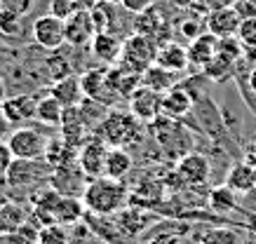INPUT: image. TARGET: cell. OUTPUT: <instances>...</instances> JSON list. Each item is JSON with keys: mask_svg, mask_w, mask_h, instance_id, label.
<instances>
[{"mask_svg": "<svg viewBox=\"0 0 256 244\" xmlns=\"http://www.w3.org/2000/svg\"><path fill=\"white\" fill-rule=\"evenodd\" d=\"M82 202H85L87 212L96 214V216H110L124 207L127 188L122 186V181H116L108 176H96L87 183L85 193H82Z\"/></svg>", "mask_w": 256, "mask_h": 244, "instance_id": "6da1fadb", "label": "cell"}, {"mask_svg": "<svg viewBox=\"0 0 256 244\" xmlns=\"http://www.w3.org/2000/svg\"><path fill=\"white\" fill-rule=\"evenodd\" d=\"M141 125L144 122L134 118L130 110L124 113V110L110 108L96 129H99V139H104L110 148H127L141 141Z\"/></svg>", "mask_w": 256, "mask_h": 244, "instance_id": "7a4b0ae2", "label": "cell"}, {"mask_svg": "<svg viewBox=\"0 0 256 244\" xmlns=\"http://www.w3.org/2000/svg\"><path fill=\"white\" fill-rule=\"evenodd\" d=\"M158 47H160V45H158L156 38L144 35V33H132L130 38L122 40V54H120L118 66L144 75V71L156 63Z\"/></svg>", "mask_w": 256, "mask_h": 244, "instance_id": "3957f363", "label": "cell"}, {"mask_svg": "<svg viewBox=\"0 0 256 244\" xmlns=\"http://www.w3.org/2000/svg\"><path fill=\"white\" fill-rule=\"evenodd\" d=\"M50 165L42 160H22L14 158L10 169L5 172L10 190H36L40 188L42 181H50Z\"/></svg>", "mask_w": 256, "mask_h": 244, "instance_id": "277c9868", "label": "cell"}, {"mask_svg": "<svg viewBox=\"0 0 256 244\" xmlns=\"http://www.w3.org/2000/svg\"><path fill=\"white\" fill-rule=\"evenodd\" d=\"M10 150L14 158H22V160H42L45 158V150H47V139L40 129L36 127H16L10 132Z\"/></svg>", "mask_w": 256, "mask_h": 244, "instance_id": "5b68a950", "label": "cell"}, {"mask_svg": "<svg viewBox=\"0 0 256 244\" xmlns=\"http://www.w3.org/2000/svg\"><path fill=\"white\" fill-rule=\"evenodd\" d=\"M47 183L54 190H59L62 195L82 197L87 183H90V176L80 169V165L76 160H70V162H64V165L54 167V169L50 172V181Z\"/></svg>", "mask_w": 256, "mask_h": 244, "instance_id": "8992f818", "label": "cell"}, {"mask_svg": "<svg viewBox=\"0 0 256 244\" xmlns=\"http://www.w3.org/2000/svg\"><path fill=\"white\" fill-rule=\"evenodd\" d=\"M127 106H130V113H132L134 118L150 125V122H156L162 115V94L146 85H139L130 94Z\"/></svg>", "mask_w": 256, "mask_h": 244, "instance_id": "52a82bcc", "label": "cell"}, {"mask_svg": "<svg viewBox=\"0 0 256 244\" xmlns=\"http://www.w3.org/2000/svg\"><path fill=\"white\" fill-rule=\"evenodd\" d=\"M108 148H110V146L104 141V139H99V136L87 139V141L78 148L76 162H78L80 169H82L90 179L104 176V167H106V155H108Z\"/></svg>", "mask_w": 256, "mask_h": 244, "instance_id": "ba28073f", "label": "cell"}, {"mask_svg": "<svg viewBox=\"0 0 256 244\" xmlns=\"http://www.w3.org/2000/svg\"><path fill=\"white\" fill-rule=\"evenodd\" d=\"M80 85H82L85 96L104 103V106H110V103H116L118 99H120V96L113 92V87H110V82H108V66L85 71L80 75Z\"/></svg>", "mask_w": 256, "mask_h": 244, "instance_id": "9c48e42d", "label": "cell"}, {"mask_svg": "<svg viewBox=\"0 0 256 244\" xmlns=\"http://www.w3.org/2000/svg\"><path fill=\"white\" fill-rule=\"evenodd\" d=\"M33 38L40 47L59 49L66 42V21L54 14H42L33 21Z\"/></svg>", "mask_w": 256, "mask_h": 244, "instance_id": "30bf717a", "label": "cell"}, {"mask_svg": "<svg viewBox=\"0 0 256 244\" xmlns=\"http://www.w3.org/2000/svg\"><path fill=\"white\" fill-rule=\"evenodd\" d=\"M176 174L178 179L188 183V186H204L210 181L212 165L202 153H188L176 162Z\"/></svg>", "mask_w": 256, "mask_h": 244, "instance_id": "8fae6325", "label": "cell"}, {"mask_svg": "<svg viewBox=\"0 0 256 244\" xmlns=\"http://www.w3.org/2000/svg\"><path fill=\"white\" fill-rule=\"evenodd\" d=\"M134 33L150 35V38H156L158 42H160V40L170 42V40H167L170 38V26H167V19H164L162 9L158 7L156 2L136 14V19H134Z\"/></svg>", "mask_w": 256, "mask_h": 244, "instance_id": "7c38bea8", "label": "cell"}, {"mask_svg": "<svg viewBox=\"0 0 256 244\" xmlns=\"http://www.w3.org/2000/svg\"><path fill=\"white\" fill-rule=\"evenodd\" d=\"M94 35H96V31H94L90 9H78L73 16L66 19V45H70V47H85V45L92 42Z\"/></svg>", "mask_w": 256, "mask_h": 244, "instance_id": "4fadbf2b", "label": "cell"}, {"mask_svg": "<svg viewBox=\"0 0 256 244\" xmlns=\"http://www.w3.org/2000/svg\"><path fill=\"white\" fill-rule=\"evenodd\" d=\"M207 24V31L216 38H226V35H238V28L242 24V14L238 12V7L228 5V7H221V9H214L207 14L204 19Z\"/></svg>", "mask_w": 256, "mask_h": 244, "instance_id": "5bb4252c", "label": "cell"}, {"mask_svg": "<svg viewBox=\"0 0 256 244\" xmlns=\"http://www.w3.org/2000/svg\"><path fill=\"white\" fill-rule=\"evenodd\" d=\"M90 49L104 66H116L120 61V54H122V40L113 31L96 33L90 42Z\"/></svg>", "mask_w": 256, "mask_h": 244, "instance_id": "9a60e30c", "label": "cell"}, {"mask_svg": "<svg viewBox=\"0 0 256 244\" xmlns=\"http://www.w3.org/2000/svg\"><path fill=\"white\" fill-rule=\"evenodd\" d=\"M36 108H38V99L31 94L8 96L2 101V110L12 125H24L28 120H36Z\"/></svg>", "mask_w": 256, "mask_h": 244, "instance_id": "2e32d148", "label": "cell"}, {"mask_svg": "<svg viewBox=\"0 0 256 244\" xmlns=\"http://www.w3.org/2000/svg\"><path fill=\"white\" fill-rule=\"evenodd\" d=\"M156 63L160 68L170 73H184L190 66L188 61V49L184 45H178V42H162L160 47H158V56H156Z\"/></svg>", "mask_w": 256, "mask_h": 244, "instance_id": "e0dca14e", "label": "cell"}, {"mask_svg": "<svg viewBox=\"0 0 256 244\" xmlns=\"http://www.w3.org/2000/svg\"><path fill=\"white\" fill-rule=\"evenodd\" d=\"M59 127H62V134H64L62 139L68 143V146H73L76 150L87 141L85 136H87V132H90V127H87V122L82 120V115H80L78 106L64 110V120Z\"/></svg>", "mask_w": 256, "mask_h": 244, "instance_id": "ac0fdd59", "label": "cell"}, {"mask_svg": "<svg viewBox=\"0 0 256 244\" xmlns=\"http://www.w3.org/2000/svg\"><path fill=\"white\" fill-rule=\"evenodd\" d=\"M190 108H193V99H190V94H188L184 87H172V89H167L162 94V115L170 120H181L186 118L188 113H190Z\"/></svg>", "mask_w": 256, "mask_h": 244, "instance_id": "d6986e66", "label": "cell"}, {"mask_svg": "<svg viewBox=\"0 0 256 244\" xmlns=\"http://www.w3.org/2000/svg\"><path fill=\"white\" fill-rule=\"evenodd\" d=\"M216 35H212L210 31L200 33L198 38L190 40V45H188V61L190 66H198V68H204L207 63L216 56Z\"/></svg>", "mask_w": 256, "mask_h": 244, "instance_id": "ffe728a7", "label": "cell"}, {"mask_svg": "<svg viewBox=\"0 0 256 244\" xmlns=\"http://www.w3.org/2000/svg\"><path fill=\"white\" fill-rule=\"evenodd\" d=\"M50 94L54 96L64 108H76V106H80V101L85 99V92H82V85H80V78H76V75H68V78H64V80H56L54 85H52V89H50Z\"/></svg>", "mask_w": 256, "mask_h": 244, "instance_id": "44dd1931", "label": "cell"}, {"mask_svg": "<svg viewBox=\"0 0 256 244\" xmlns=\"http://www.w3.org/2000/svg\"><path fill=\"white\" fill-rule=\"evenodd\" d=\"M226 186L233 190L235 195H249V193L256 188L254 186V167L247 165L244 160L238 162V165H233L230 172H228V176H226Z\"/></svg>", "mask_w": 256, "mask_h": 244, "instance_id": "7402d4cb", "label": "cell"}, {"mask_svg": "<svg viewBox=\"0 0 256 244\" xmlns=\"http://www.w3.org/2000/svg\"><path fill=\"white\" fill-rule=\"evenodd\" d=\"M108 82L118 96H127L130 99V94L141 85V75L116 63V66H108Z\"/></svg>", "mask_w": 256, "mask_h": 244, "instance_id": "603a6c76", "label": "cell"}, {"mask_svg": "<svg viewBox=\"0 0 256 244\" xmlns=\"http://www.w3.org/2000/svg\"><path fill=\"white\" fill-rule=\"evenodd\" d=\"M28 221V212L24 209L19 202H2L0 205V235H10L16 228H22L24 223Z\"/></svg>", "mask_w": 256, "mask_h": 244, "instance_id": "cb8c5ba5", "label": "cell"}, {"mask_svg": "<svg viewBox=\"0 0 256 244\" xmlns=\"http://www.w3.org/2000/svg\"><path fill=\"white\" fill-rule=\"evenodd\" d=\"M132 169V155L127 153V148H108L106 155V167H104V176L122 181L124 176Z\"/></svg>", "mask_w": 256, "mask_h": 244, "instance_id": "d4e9b609", "label": "cell"}, {"mask_svg": "<svg viewBox=\"0 0 256 244\" xmlns=\"http://www.w3.org/2000/svg\"><path fill=\"white\" fill-rule=\"evenodd\" d=\"M87 207L82 202V197H68L64 195L59 207H56V223L62 226H76L80 221L85 219Z\"/></svg>", "mask_w": 256, "mask_h": 244, "instance_id": "484cf974", "label": "cell"}, {"mask_svg": "<svg viewBox=\"0 0 256 244\" xmlns=\"http://www.w3.org/2000/svg\"><path fill=\"white\" fill-rule=\"evenodd\" d=\"M64 106L56 101L52 94L38 99V108H36V120H40L47 127H59L64 120Z\"/></svg>", "mask_w": 256, "mask_h": 244, "instance_id": "4316f807", "label": "cell"}, {"mask_svg": "<svg viewBox=\"0 0 256 244\" xmlns=\"http://www.w3.org/2000/svg\"><path fill=\"white\" fill-rule=\"evenodd\" d=\"M174 75H176V73L164 71V68H160L158 63H153L150 68L144 71V75H141V85H146V87H150V89L160 92V94H164L167 89L174 87Z\"/></svg>", "mask_w": 256, "mask_h": 244, "instance_id": "83f0119b", "label": "cell"}, {"mask_svg": "<svg viewBox=\"0 0 256 244\" xmlns=\"http://www.w3.org/2000/svg\"><path fill=\"white\" fill-rule=\"evenodd\" d=\"M207 205L214 214H230L238 205V195H235L233 190L228 188V186H218L210 193V200H207Z\"/></svg>", "mask_w": 256, "mask_h": 244, "instance_id": "f1b7e54d", "label": "cell"}, {"mask_svg": "<svg viewBox=\"0 0 256 244\" xmlns=\"http://www.w3.org/2000/svg\"><path fill=\"white\" fill-rule=\"evenodd\" d=\"M92 14V24L96 33H106L113 26V2L108 0H96V5L90 9Z\"/></svg>", "mask_w": 256, "mask_h": 244, "instance_id": "f546056e", "label": "cell"}, {"mask_svg": "<svg viewBox=\"0 0 256 244\" xmlns=\"http://www.w3.org/2000/svg\"><path fill=\"white\" fill-rule=\"evenodd\" d=\"M233 66H235L233 61H228L226 56L216 54L207 66H204V68H202V73H204L212 82H224V80H228L230 75H233Z\"/></svg>", "mask_w": 256, "mask_h": 244, "instance_id": "4dcf8cb0", "label": "cell"}, {"mask_svg": "<svg viewBox=\"0 0 256 244\" xmlns=\"http://www.w3.org/2000/svg\"><path fill=\"white\" fill-rule=\"evenodd\" d=\"M216 54L226 56L228 61H238L242 54H244V45L238 35H226V38H218L216 40Z\"/></svg>", "mask_w": 256, "mask_h": 244, "instance_id": "1f68e13d", "label": "cell"}, {"mask_svg": "<svg viewBox=\"0 0 256 244\" xmlns=\"http://www.w3.org/2000/svg\"><path fill=\"white\" fill-rule=\"evenodd\" d=\"M118 226L127 233V235H136L139 230H144V214L141 209H120V219H118Z\"/></svg>", "mask_w": 256, "mask_h": 244, "instance_id": "d6a6232c", "label": "cell"}, {"mask_svg": "<svg viewBox=\"0 0 256 244\" xmlns=\"http://www.w3.org/2000/svg\"><path fill=\"white\" fill-rule=\"evenodd\" d=\"M0 33L8 38H16L22 33V14L10 7H0Z\"/></svg>", "mask_w": 256, "mask_h": 244, "instance_id": "836d02e7", "label": "cell"}, {"mask_svg": "<svg viewBox=\"0 0 256 244\" xmlns=\"http://www.w3.org/2000/svg\"><path fill=\"white\" fill-rule=\"evenodd\" d=\"M38 230H40L38 226L28 219L22 228H16L14 233L5 235V242L8 244H38Z\"/></svg>", "mask_w": 256, "mask_h": 244, "instance_id": "e575fe53", "label": "cell"}, {"mask_svg": "<svg viewBox=\"0 0 256 244\" xmlns=\"http://www.w3.org/2000/svg\"><path fill=\"white\" fill-rule=\"evenodd\" d=\"M38 244H68V230L62 223H50L38 230Z\"/></svg>", "mask_w": 256, "mask_h": 244, "instance_id": "d590c367", "label": "cell"}, {"mask_svg": "<svg viewBox=\"0 0 256 244\" xmlns=\"http://www.w3.org/2000/svg\"><path fill=\"white\" fill-rule=\"evenodd\" d=\"M240 235L230 228H212L202 235L200 244H240Z\"/></svg>", "mask_w": 256, "mask_h": 244, "instance_id": "8d00e7d4", "label": "cell"}, {"mask_svg": "<svg viewBox=\"0 0 256 244\" xmlns=\"http://www.w3.org/2000/svg\"><path fill=\"white\" fill-rule=\"evenodd\" d=\"M47 71L52 73L54 82L56 80H64V78H68V75H73V73H70L68 61H66V56H59V54L47 59Z\"/></svg>", "mask_w": 256, "mask_h": 244, "instance_id": "74e56055", "label": "cell"}, {"mask_svg": "<svg viewBox=\"0 0 256 244\" xmlns=\"http://www.w3.org/2000/svg\"><path fill=\"white\" fill-rule=\"evenodd\" d=\"M78 12V7H76V2L73 0H50V14H54L56 19H68V16H73Z\"/></svg>", "mask_w": 256, "mask_h": 244, "instance_id": "f35d334b", "label": "cell"}, {"mask_svg": "<svg viewBox=\"0 0 256 244\" xmlns=\"http://www.w3.org/2000/svg\"><path fill=\"white\" fill-rule=\"evenodd\" d=\"M238 38L242 40V45H256V19H242L240 28H238Z\"/></svg>", "mask_w": 256, "mask_h": 244, "instance_id": "ab89813d", "label": "cell"}, {"mask_svg": "<svg viewBox=\"0 0 256 244\" xmlns=\"http://www.w3.org/2000/svg\"><path fill=\"white\" fill-rule=\"evenodd\" d=\"M12 160H14V155H12V150H10V143L5 141V139H0V174L8 172L10 165H12Z\"/></svg>", "mask_w": 256, "mask_h": 244, "instance_id": "60d3db41", "label": "cell"}, {"mask_svg": "<svg viewBox=\"0 0 256 244\" xmlns=\"http://www.w3.org/2000/svg\"><path fill=\"white\" fill-rule=\"evenodd\" d=\"M150 5H153V0H122V7L130 9V12H134V14L144 12V9L150 7Z\"/></svg>", "mask_w": 256, "mask_h": 244, "instance_id": "b9f144b4", "label": "cell"}, {"mask_svg": "<svg viewBox=\"0 0 256 244\" xmlns=\"http://www.w3.org/2000/svg\"><path fill=\"white\" fill-rule=\"evenodd\" d=\"M0 7H10L19 12V14H24L26 9L31 7V0H0Z\"/></svg>", "mask_w": 256, "mask_h": 244, "instance_id": "7bdbcfd3", "label": "cell"}, {"mask_svg": "<svg viewBox=\"0 0 256 244\" xmlns=\"http://www.w3.org/2000/svg\"><path fill=\"white\" fill-rule=\"evenodd\" d=\"M10 132H12V122L8 120V115H5V110H2V106H0V139H5V136H10Z\"/></svg>", "mask_w": 256, "mask_h": 244, "instance_id": "ee69618b", "label": "cell"}, {"mask_svg": "<svg viewBox=\"0 0 256 244\" xmlns=\"http://www.w3.org/2000/svg\"><path fill=\"white\" fill-rule=\"evenodd\" d=\"M244 162H247V165H252V167L256 165V139L249 143L247 150H244Z\"/></svg>", "mask_w": 256, "mask_h": 244, "instance_id": "f6af8a7d", "label": "cell"}, {"mask_svg": "<svg viewBox=\"0 0 256 244\" xmlns=\"http://www.w3.org/2000/svg\"><path fill=\"white\" fill-rule=\"evenodd\" d=\"M150 244H184V242H181V237L178 235H160V237H156Z\"/></svg>", "mask_w": 256, "mask_h": 244, "instance_id": "bcb514c9", "label": "cell"}, {"mask_svg": "<svg viewBox=\"0 0 256 244\" xmlns=\"http://www.w3.org/2000/svg\"><path fill=\"white\" fill-rule=\"evenodd\" d=\"M170 2L174 5V7H178V9H190L198 0H170Z\"/></svg>", "mask_w": 256, "mask_h": 244, "instance_id": "7dc6e473", "label": "cell"}, {"mask_svg": "<svg viewBox=\"0 0 256 244\" xmlns=\"http://www.w3.org/2000/svg\"><path fill=\"white\" fill-rule=\"evenodd\" d=\"M244 59L247 61H252V63H256V45H249V47H244Z\"/></svg>", "mask_w": 256, "mask_h": 244, "instance_id": "c3c4849f", "label": "cell"}, {"mask_svg": "<svg viewBox=\"0 0 256 244\" xmlns=\"http://www.w3.org/2000/svg\"><path fill=\"white\" fill-rule=\"evenodd\" d=\"M73 2H76L78 9H92L96 5V0H73Z\"/></svg>", "mask_w": 256, "mask_h": 244, "instance_id": "681fc988", "label": "cell"}, {"mask_svg": "<svg viewBox=\"0 0 256 244\" xmlns=\"http://www.w3.org/2000/svg\"><path fill=\"white\" fill-rule=\"evenodd\" d=\"M249 89H252V92L256 94V66L252 68V71H249Z\"/></svg>", "mask_w": 256, "mask_h": 244, "instance_id": "f907efd6", "label": "cell"}, {"mask_svg": "<svg viewBox=\"0 0 256 244\" xmlns=\"http://www.w3.org/2000/svg\"><path fill=\"white\" fill-rule=\"evenodd\" d=\"M5 99H8V85H5V80L0 78V106H2Z\"/></svg>", "mask_w": 256, "mask_h": 244, "instance_id": "816d5d0a", "label": "cell"}, {"mask_svg": "<svg viewBox=\"0 0 256 244\" xmlns=\"http://www.w3.org/2000/svg\"><path fill=\"white\" fill-rule=\"evenodd\" d=\"M2 202H8V195H5V193L0 190V205H2Z\"/></svg>", "mask_w": 256, "mask_h": 244, "instance_id": "f5cc1de1", "label": "cell"}, {"mask_svg": "<svg viewBox=\"0 0 256 244\" xmlns=\"http://www.w3.org/2000/svg\"><path fill=\"white\" fill-rule=\"evenodd\" d=\"M108 2H113V5H118V2H120V5H122V0H108Z\"/></svg>", "mask_w": 256, "mask_h": 244, "instance_id": "db71d44e", "label": "cell"}, {"mask_svg": "<svg viewBox=\"0 0 256 244\" xmlns=\"http://www.w3.org/2000/svg\"><path fill=\"white\" fill-rule=\"evenodd\" d=\"M254 186H256V165H254Z\"/></svg>", "mask_w": 256, "mask_h": 244, "instance_id": "11a10c76", "label": "cell"}]
</instances>
